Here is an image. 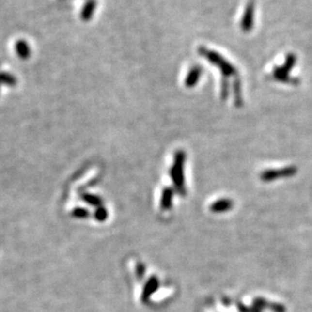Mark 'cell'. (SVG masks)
<instances>
[{
    "label": "cell",
    "instance_id": "1",
    "mask_svg": "<svg viewBox=\"0 0 312 312\" xmlns=\"http://www.w3.org/2000/svg\"><path fill=\"white\" fill-rule=\"evenodd\" d=\"M200 55H202L203 57L207 58V60L215 66H217L218 68L223 72V74L228 76V75H233L236 73L235 67H234L231 63H229L224 57H222L220 54H218L215 51H210L205 48H200L199 49Z\"/></svg>",
    "mask_w": 312,
    "mask_h": 312
},
{
    "label": "cell",
    "instance_id": "3",
    "mask_svg": "<svg viewBox=\"0 0 312 312\" xmlns=\"http://www.w3.org/2000/svg\"><path fill=\"white\" fill-rule=\"evenodd\" d=\"M253 17H254V3L250 1L247 5V7H245L242 20H241V29L243 31L248 32L252 30Z\"/></svg>",
    "mask_w": 312,
    "mask_h": 312
},
{
    "label": "cell",
    "instance_id": "2",
    "mask_svg": "<svg viewBox=\"0 0 312 312\" xmlns=\"http://www.w3.org/2000/svg\"><path fill=\"white\" fill-rule=\"evenodd\" d=\"M296 64V56L292 53H290L287 57L284 65L280 68H278L274 72V77L276 79L280 81H287L288 80V74L292 70L293 67Z\"/></svg>",
    "mask_w": 312,
    "mask_h": 312
},
{
    "label": "cell",
    "instance_id": "4",
    "mask_svg": "<svg viewBox=\"0 0 312 312\" xmlns=\"http://www.w3.org/2000/svg\"><path fill=\"white\" fill-rule=\"evenodd\" d=\"M201 75H202V67L201 66H194L192 69L187 73L186 78V85L187 87H193L199 81Z\"/></svg>",
    "mask_w": 312,
    "mask_h": 312
}]
</instances>
